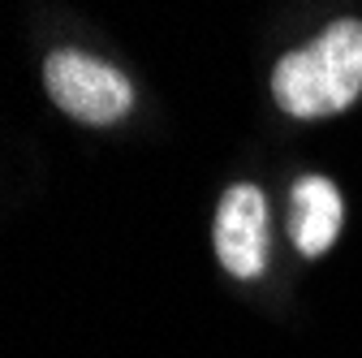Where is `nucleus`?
<instances>
[{"label":"nucleus","instance_id":"1","mask_svg":"<svg viewBox=\"0 0 362 358\" xmlns=\"http://www.w3.org/2000/svg\"><path fill=\"white\" fill-rule=\"evenodd\" d=\"M362 96V22L341 18L315 43L293 48L272 69V100L289 117H332Z\"/></svg>","mask_w":362,"mask_h":358},{"label":"nucleus","instance_id":"2","mask_svg":"<svg viewBox=\"0 0 362 358\" xmlns=\"http://www.w3.org/2000/svg\"><path fill=\"white\" fill-rule=\"evenodd\" d=\"M43 86H48L52 104L82 125H112L134 104L129 78L117 65L78 48H57L43 61Z\"/></svg>","mask_w":362,"mask_h":358},{"label":"nucleus","instance_id":"3","mask_svg":"<svg viewBox=\"0 0 362 358\" xmlns=\"http://www.w3.org/2000/svg\"><path fill=\"white\" fill-rule=\"evenodd\" d=\"M216 255L224 272L242 281L259 277L267 267L272 242H267V195L250 182L229 186L216 207Z\"/></svg>","mask_w":362,"mask_h":358},{"label":"nucleus","instance_id":"4","mask_svg":"<svg viewBox=\"0 0 362 358\" xmlns=\"http://www.w3.org/2000/svg\"><path fill=\"white\" fill-rule=\"evenodd\" d=\"M345 220V203L341 190L320 173H306L289 190V238L302 255H324Z\"/></svg>","mask_w":362,"mask_h":358}]
</instances>
